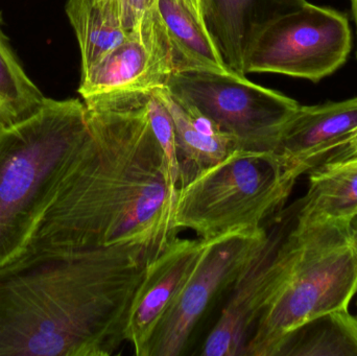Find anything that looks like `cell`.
Instances as JSON below:
<instances>
[{
  "label": "cell",
  "instance_id": "cell-12",
  "mask_svg": "<svg viewBox=\"0 0 357 356\" xmlns=\"http://www.w3.org/2000/svg\"><path fill=\"white\" fill-rule=\"evenodd\" d=\"M306 3V0H199L202 23L222 62L241 77L247 75L245 61L264 29Z\"/></svg>",
  "mask_w": 357,
  "mask_h": 356
},
{
  "label": "cell",
  "instance_id": "cell-9",
  "mask_svg": "<svg viewBox=\"0 0 357 356\" xmlns=\"http://www.w3.org/2000/svg\"><path fill=\"white\" fill-rule=\"evenodd\" d=\"M175 73L173 52L158 8L142 17L127 39L82 72L83 100L165 88Z\"/></svg>",
  "mask_w": 357,
  "mask_h": 356
},
{
  "label": "cell",
  "instance_id": "cell-24",
  "mask_svg": "<svg viewBox=\"0 0 357 356\" xmlns=\"http://www.w3.org/2000/svg\"><path fill=\"white\" fill-rule=\"evenodd\" d=\"M350 3H351L352 16H354V22H356V36H357V0H350ZM356 58H357V52H356Z\"/></svg>",
  "mask_w": 357,
  "mask_h": 356
},
{
  "label": "cell",
  "instance_id": "cell-1",
  "mask_svg": "<svg viewBox=\"0 0 357 356\" xmlns=\"http://www.w3.org/2000/svg\"><path fill=\"white\" fill-rule=\"evenodd\" d=\"M151 92L84 100L89 136L15 259L125 244L142 245L157 257L177 238L178 186L151 123Z\"/></svg>",
  "mask_w": 357,
  "mask_h": 356
},
{
  "label": "cell",
  "instance_id": "cell-19",
  "mask_svg": "<svg viewBox=\"0 0 357 356\" xmlns=\"http://www.w3.org/2000/svg\"><path fill=\"white\" fill-rule=\"evenodd\" d=\"M2 25L0 12V131L31 116L46 100L25 72Z\"/></svg>",
  "mask_w": 357,
  "mask_h": 356
},
{
  "label": "cell",
  "instance_id": "cell-10",
  "mask_svg": "<svg viewBox=\"0 0 357 356\" xmlns=\"http://www.w3.org/2000/svg\"><path fill=\"white\" fill-rule=\"evenodd\" d=\"M291 219L270 232L261 252L231 288L228 303L206 338L199 355L243 356L256 323L282 277L287 259L285 235Z\"/></svg>",
  "mask_w": 357,
  "mask_h": 356
},
{
  "label": "cell",
  "instance_id": "cell-11",
  "mask_svg": "<svg viewBox=\"0 0 357 356\" xmlns=\"http://www.w3.org/2000/svg\"><path fill=\"white\" fill-rule=\"evenodd\" d=\"M208 240L175 238L149 263L130 309L126 339L137 356H149L153 338L195 271Z\"/></svg>",
  "mask_w": 357,
  "mask_h": 356
},
{
  "label": "cell",
  "instance_id": "cell-23",
  "mask_svg": "<svg viewBox=\"0 0 357 356\" xmlns=\"http://www.w3.org/2000/svg\"><path fill=\"white\" fill-rule=\"evenodd\" d=\"M186 3L188 4L190 10L195 13V16L202 21L201 18V6H199V0H185Z\"/></svg>",
  "mask_w": 357,
  "mask_h": 356
},
{
  "label": "cell",
  "instance_id": "cell-22",
  "mask_svg": "<svg viewBox=\"0 0 357 356\" xmlns=\"http://www.w3.org/2000/svg\"><path fill=\"white\" fill-rule=\"evenodd\" d=\"M357 161V127L351 133L337 140L322 153L316 167L325 163Z\"/></svg>",
  "mask_w": 357,
  "mask_h": 356
},
{
  "label": "cell",
  "instance_id": "cell-7",
  "mask_svg": "<svg viewBox=\"0 0 357 356\" xmlns=\"http://www.w3.org/2000/svg\"><path fill=\"white\" fill-rule=\"evenodd\" d=\"M351 47L347 16L307 2L264 29L245 61V73H280L318 83L345 64Z\"/></svg>",
  "mask_w": 357,
  "mask_h": 356
},
{
  "label": "cell",
  "instance_id": "cell-6",
  "mask_svg": "<svg viewBox=\"0 0 357 356\" xmlns=\"http://www.w3.org/2000/svg\"><path fill=\"white\" fill-rule=\"evenodd\" d=\"M193 112L211 121L241 150L275 153L283 127L300 105L233 72L174 73L165 87Z\"/></svg>",
  "mask_w": 357,
  "mask_h": 356
},
{
  "label": "cell",
  "instance_id": "cell-16",
  "mask_svg": "<svg viewBox=\"0 0 357 356\" xmlns=\"http://www.w3.org/2000/svg\"><path fill=\"white\" fill-rule=\"evenodd\" d=\"M157 8L171 44L175 73L189 70L232 72L185 0H158Z\"/></svg>",
  "mask_w": 357,
  "mask_h": 356
},
{
  "label": "cell",
  "instance_id": "cell-17",
  "mask_svg": "<svg viewBox=\"0 0 357 356\" xmlns=\"http://www.w3.org/2000/svg\"><path fill=\"white\" fill-rule=\"evenodd\" d=\"M277 356H357V318L349 309L314 318L284 339Z\"/></svg>",
  "mask_w": 357,
  "mask_h": 356
},
{
  "label": "cell",
  "instance_id": "cell-8",
  "mask_svg": "<svg viewBox=\"0 0 357 356\" xmlns=\"http://www.w3.org/2000/svg\"><path fill=\"white\" fill-rule=\"evenodd\" d=\"M262 227L208 240L205 250L153 338L149 356L184 355L202 318L224 291L232 288L268 242Z\"/></svg>",
  "mask_w": 357,
  "mask_h": 356
},
{
  "label": "cell",
  "instance_id": "cell-4",
  "mask_svg": "<svg viewBox=\"0 0 357 356\" xmlns=\"http://www.w3.org/2000/svg\"><path fill=\"white\" fill-rule=\"evenodd\" d=\"M285 248L282 277L243 356H277L296 328L324 314L349 309L357 294V235L348 222L303 221L295 207Z\"/></svg>",
  "mask_w": 357,
  "mask_h": 356
},
{
  "label": "cell",
  "instance_id": "cell-14",
  "mask_svg": "<svg viewBox=\"0 0 357 356\" xmlns=\"http://www.w3.org/2000/svg\"><path fill=\"white\" fill-rule=\"evenodd\" d=\"M154 91L173 121L178 164V189L238 150L232 138L184 106L167 88Z\"/></svg>",
  "mask_w": 357,
  "mask_h": 356
},
{
  "label": "cell",
  "instance_id": "cell-3",
  "mask_svg": "<svg viewBox=\"0 0 357 356\" xmlns=\"http://www.w3.org/2000/svg\"><path fill=\"white\" fill-rule=\"evenodd\" d=\"M89 133L85 102L47 98L0 131V267L22 252Z\"/></svg>",
  "mask_w": 357,
  "mask_h": 356
},
{
  "label": "cell",
  "instance_id": "cell-18",
  "mask_svg": "<svg viewBox=\"0 0 357 356\" xmlns=\"http://www.w3.org/2000/svg\"><path fill=\"white\" fill-rule=\"evenodd\" d=\"M65 10L81 49L82 72L129 36L116 10L98 0H68Z\"/></svg>",
  "mask_w": 357,
  "mask_h": 356
},
{
  "label": "cell",
  "instance_id": "cell-21",
  "mask_svg": "<svg viewBox=\"0 0 357 356\" xmlns=\"http://www.w3.org/2000/svg\"><path fill=\"white\" fill-rule=\"evenodd\" d=\"M119 13L123 26L131 33L146 13L156 8L158 0H98Z\"/></svg>",
  "mask_w": 357,
  "mask_h": 356
},
{
  "label": "cell",
  "instance_id": "cell-2",
  "mask_svg": "<svg viewBox=\"0 0 357 356\" xmlns=\"http://www.w3.org/2000/svg\"><path fill=\"white\" fill-rule=\"evenodd\" d=\"M139 244L54 251L0 267V356H110L127 342L149 263Z\"/></svg>",
  "mask_w": 357,
  "mask_h": 356
},
{
  "label": "cell",
  "instance_id": "cell-15",
  "mask_svg": "<svg viewBox=\"0 0 357 356\" xmlns=\"http://www.w3.org/2000/svg\"><path fill=\"white\" fill-rule=\"evenodd\" d=\"M308 173L307 192L296 205L298 219L350 223L357 215V161L325 163Z\"/></svg>",
  "mask_w": 357,
  "mask_h": 356
},
{
  "label": "cell",
  "instance_id": "cell-5",
  "mask_svg": "<svg viewBox=\"0 0 357 356\" xmlns=\"http://www.w3.org/2000/svg\"><path fill=\"white\" fill-rule=\"evenodd\" d=\"M295 184L274 153L234 150L178 188L174 227L192 230L199 240L259 229Z\"/></svg>",
  "mask_w": 357,
  "mask_h": 356
},
{
  "label": "cell",
  "instance_id": "cell-26",
  "mask_svg": "<svg viewBox=\"0 0 357 356\" xmlns=\"http://www.w3.org/2000/svg\"><path fill=\"white\" fill-rule=\"evenodd\" d=\"M356 317L357 318V315L356 316Z\"/></svg>",
  "mask_w": 357,
  "mask_h": 356
},
{
  "label": "cell",
  "instance_id": "cell-25",
  "mask_svg": "<svg viewBox=\"0 0 357 356\" xmlns=\"http://www.w3.org/2000/svg\"><path fill=\"white\" fill-rule=\"evenodd\" d=\"M350 226H351L352 229H354V231L356 232L357 235V215L351 222H350Z\"/></svg>",
  "mask_w": 357,
  "mask_h": 356
},
{
  "label": "cell",
  "instance_id": "cell-13",
  "mask_svg": "<svg viewBox=\"0 0 357 356\" xmlns=\"http://www.w3.org/2000/svg\"><path fill=\"white\" fill-rule=\"evenodd\" d=\"M357 127V98L318 106H300L281 132L274 154L289 179L308 173L319 157Z\"/></svg>",
  "mask_w": 357,
  "mask_h": 356
},
{
  "label": "cell",
  "instance_id": "cell-20",
  "mask_svg": "<svg viewBox=\"0 0 357 356\" xmlns=\"http://www.w3.org/2000/svg\"><path fill=\"white\" fill-rule=\"evenodd\" d=\"M149 114L155 135L158 139L161 148L169 161V169L175 183L178 182V164L177 159V146H176L175 131L173 121L165 105L159 100L154 90L149 96Z\"/></svg>",
  "mask_w": 357,
  "mask_h": 356
}]
</instances>
